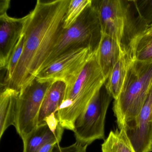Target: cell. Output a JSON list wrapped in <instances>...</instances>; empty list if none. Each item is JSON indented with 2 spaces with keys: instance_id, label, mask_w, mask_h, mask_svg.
Returning <instances> with one entry per match:
<instances>
[{
  "instance_id": "obj_16",
  "label": "cell",
  "mask_w": 152,
  "mask_h": 152,
  "mask_svg": "<svg viewBox=\"0 0 152 152\" xmlns=\"http://www.w3.org/2000/svg\"><path fill=\"white\" fill-rule=\"evenodd\" d=\"M102 152H136L126 134L124 126L111 131L101 145Z\"/></svg>"
},
{
  "instance_id": "obj_11",
  "label": "cell",
  "mask_w": 152,
  "mask_h": 152,
  "mask_svg": "<svg viewBox=\"0 0 152 152\" xmlns=\"http://www.w3.org/2000/svg\"><path fill=\"white\" fill-rule=\"evenodd\" d=\"M135 44L136 42L129 49L122 52L105 83L107 90L114 100L118 98L128 71L136 60Z\"/></svg>"
},
{
  "instance_id": "obj_14",
  "label": "cell",
  "mask_w": 152,
  "mask_h": 152,
  "mask_svg": "<svg viewBox=\"0 0 152 152\" xmlns=\"http://www.w3.org/2000/svg\"><path fill=\"white\" fill-rule=\"evenodd\" d=\"M20 92L10 88L1 89L0 94V138L11 125L15 126Z\"/></svg>"
},
{
  "instance_id": "obj_17",
  "label": "cell",
  "mask_w": 152,
  "mask_h": 152,
  "mask_svg": "<svg viewBox=\"0 0 152 152\" xmlns=\"http://www.w3.org/2000/svg\"><path fill=\"white\" fill-rule=\"evenodd\" d=\"M136 60L152 62V26L148 27L137 40L135 44Z\"/></svg>"
},
{
  "instance_id": "obj_21",
  "label": "cell",
  "mask_w": 152,
  "mask_h": 152,
  "mask_svg": "<svg viewBox=\"0 0 152 152\" xmlns=\"http://www.w3.org/2000/svg\"><path fill=\"white\" fill-rule=\"evenodd\" d=\"M88 146L83 145L76 142L69 146H60L59 144L55 146L53 152H87Z\"/></svg>"
},
{
  "instance_id": "obj_12",
  "label": "cell",
  "mask_w": 152,
  "mask_h": 152,
  "mask_svg": "<svg viewBox=\"0 0 152 152\" xmlns=\"http://www.w3.org/2000/svg\"><path fill=\"white\" fill-rule=\"evenodd\" d=\"M66 90V85L63 82H56L51 84L42 104L38 125L49 121H59L57 114L64 101Z\"/></svg>"
},
{
  "instance_id": "obj_19",
  "label": "cell",
  "mask_w": 152,
  "mask_h": 152,
  "mask_svg": "<svg viewBox=\"0 0 152 152\" xmlns=\"http://www.w3.org/2000/svg\"><path fill=\"white\" fill-rule=\"evenodd\" d=\"M25 36L24 33L21 36L16 46L6 67V74L3 81V88H5L11 80L14 71L22 56L24 46Z\"/></svg>"
},
{
  "instance_id": "obj_5",
  "label": "cell",
  "mask_w": 152,
  "mask_h": 152,
  "mask_svg": "<svg viewBox=\"0 0 152 152\" xmlns=\"http://www.w3.org/2000/svg\"><path fill=\"white\" fill-rule=\"evenodd\" d=\"M102 34L98 15L91 2L75 23L63 31L41 71L63 56L80 49L88 48L96 53Z\"/></svg>"
},
{
  "instance_id": "obj_2",
  "label": "cell",
  "mask_w": 152,
  "mask_h": 152,
  "mask_svg": "<svg viewBox=\"0 0 152 152\" xmlns=\"http://www.w3.org/2000/svg\"><path fill=\"white\" fill-rule=\"evenodd\" d=\"M100 21L102 34L114 39L122 51L129 49L148 28L140 18L134 1H92Z\"/></svg>"
},
{
  "instance_id": "obj_10",
  "label": "cell",
  "mask_w": 152,
  "mask_h": 152,
  "mask_svg": "<svg viewBox=\"0 0 152 152\" xmlns=\"http://www.w3.org/2000/svg\"><path fill=\"white\" fill-rule=\"evenodd\" d=\"M28 15L14 18L0 15V69L5 70L13 51L23 34Z\"/></svg>"
},
{
  "instance_id": "obj_23",
  "label": "cell",
  "mask_w": 152,
  "mask_h": 152,
  "mask_svg": "<svg viewBox=\"0 0 152 152\" xmlns=\"http://www.w3.org/2000/svg\"><path fill=\"white\" fill-rule=\"evenodd\" d=\"M9 0H1L0 1V15L7 13L10 5Z\"/></svg>"
},
{
  "instance_id": "obj_15",
  "label": "cell",
  "mask_w": 152,
  "mask_h": 152,
  "mask_svg": "<svg viewBox=\"0 0 152 152\" xmlns=\"http://www.w3.org/2000/svg\"><path fill=\"white\" fill-rule=\"evenodd\" d=\"M122 52L114 39L107 34H102L96 56L106 80H107Z\"/></svg>"
},
{
  "instance_id": "obj_13",
  "label": "cell",
  "mask_w": 152,
  "mask_h": 152,
  "mask_svg": "<svg viewBox=\"0 0 152 152\" xmlns=\"http://www.w3.org/2000/svg\"><path fill=\"white\" fill-rule=\"evenodd\" d=\"M64 128L59 124L45 123L38 125L23 141V152H38L46 143L57 140L60 142Z\"/></svg>"
},
{
  "instance_id": "obj_22",
  "label": "cell",
  "mask_w": 152,
  "mask_h": 152,
  "mask_svg": "<svg viewBox=\"0 0 152 152\" xmlns=\"http://www.w3.org/2000/svg\"><path fill=\"white\" fill-rule=\"evenodd\" d=\"M60 142L57 140L50 141L42 146L38 152H53L55 146L59 144Z\"/></svg>"
},
{
  "instance_id": "obj_8",
  "label": "cell",
  "mask_w": 152,
  "mask_h": 152,
  "mask_svg": "<svg viewBox=\"0 0 152 152\" xmlns=\"http://www.w3.org/2000/svg\"><path fill=\"white\" fill-rule=\"evenodd\" d=\"M95 53L88 48L72 51L42 69L35 80L41 83H64L66 88L76 80L87 63Z\"/></svg>"
},
{
  "instance_id": "obj_4",
  "label": "cell",
  "mask_w": 152,
  "mask_h": 152,
  "mask_svg": "<svg viewBox=\"0 0 152 152\" xmlns=\"http://www.w3.org/2000/svg\"><path fill=\"white\" fill-rule=\"evenodd\" d=\"M106 81L95 53L75 82L66 88L64 101L57 114L62 128L73 131L76 118Z\"/></svg>"
},
{
  "instance_id": "obj_6",
  "label": "cell",
  "mask_w": 152,
  "mask_h": 152,
  "mask_svg": "<svg viewBox=\"0 0 152 152\" xmlns=\"http://www.w3.org/2000/svg\"><path fill=\"white\" fill-rule=\"evenodd\" d=\"M113 99L104 84L75 121L76 142L88 146L96 140L104 139L106 115Z\"/></svg>"
},
{
  "instance_id": "obj_25",
  "label": "cell",
  "mask_w": 152,
  "mask_h": 152,
  "mask_svg": "<svg viewBox=\"0 0 152 152\" xmlns=\"http://www.w3.org/2000/svg\"><path fill=\"white\" fill-rule=\"evenodd\" d=\"M151 26H152V24L151 25H150V26H149V27H151Z\"/></svg>"
},
{
  "instance_id": "obj_18",
  "label": "cell",
  "mask_w": 152,
  "mask_h": 152,
  "mask_svg": "<svg viewBox=\"0 0 152 152\" xmlns=\"http://www.w3.org/2000/svg\"><path fill=\"white\" fill-rule=\"evenodd\" d=\"M91 2L92 0H71L64 20V29L71 27Z\"/></svg>"
},
{
  "instance_id": "obj_9",
  "label": "cell",
  "mask_w": 152,
  "mask_h": 152,
  "mask_svg": "<svg viewBox=\"0 0 152 152\" xmlns=\"http://www.w3.org/2000/svg\"><path fill=\"white\" fill-rule=\"evenodd\" d=\"M136 152H150L152 142V86L147 99L134 121L124 125Z\"/></svg>"
},
{
  "instance_id": "obj_1",
  "label": "cell",
  "mask_w": 152,
  "mask_h": 152,
  "mask_svg": "<svg viewBox=\"0 0 152 152\" xmlns=\"http://www.w3.org/2000/svg\"><path fill=\"white\" fill-rule=\"evenodd\" d=\"M71 0H38L28 15L24 46L13 76L5 88L22 92L36 79L64 31Z\"/></svg>"
},
{
  "instance_id": "obj_24",
  "label": "cell",
  "mask_w": 152,
  "mask_h": 152,
  "mask_svg": "<svg viewBox=\"0 0 152 152\" xmlns=\"http://www.w3.org/2000/svg\"><path fill=\"white\" fill-rule=\"evenodd\" d=\"M151 152H152V145H151Z\"/></svg>"
},
{
  "instance_id": "obj_7",
  "label": "cell",
  "mask_w": 152,
  "mask_h": 152,
  "mask_svg": "<svg viewBox=\"0 0 152 152\" xmlns=\"http://www.w3.org/2000/svg\"><path fill=\"white\" fill-rule=\"evenodd\" d=\"M51 84L35 80L20 93L15 127L23 141L38 127L42 104Z\"/></svg>"
},
{
  "instance_id": "obj_3",
  "label": "cell",
  "mask_w": 152,
  "mask_h": 152,
  "mask_svg": "<svg viewBox=\"0 0 152 152\" xmlns=\"http://www.w3.org/2000/svg\"><path fill=\"white\" fill-rule=\"evenodd\" d=\"M152 86V62L135 60L131 66L121 91L113 106L118 129L134 121Z\"/></svg>"
},
{
  "instance_id": "obj_20",
  "label": "cell",
  "mask_w": 152,
  "mask_h": 152,
  "mask_svg": "<svg viewBox=\"0 0 152 152\" xmlns=\"http://www.w3.org/2000/svg\"><path fill=\"white\" fill-rule=\"evenodd\" d=\"M140 18L149 27L152 24V0L134 1Z\"/></svg>"
}]
</instances>
